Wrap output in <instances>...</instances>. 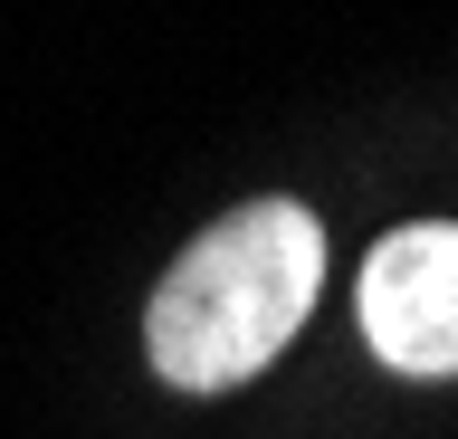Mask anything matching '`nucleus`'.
Wrapping results in <instances>:
<instances>
[{"instance_id": "1", "label": "nucleus", "mask_w": 458, "mask_h": 439, "mask_svg": "<svg viewBox=\"0 0 458 439\" xmlns=\"http://www.w3.org/2000/svg\"><path fill=\"white\" fill-rule=\"evenodd\" d=\"M325 277V230L306 201H249L220 230H200L172 277L143 306V353L172 392H229V382L267 373Z\"/></svg>"}, {"instance_id": "2", "label": "nucleus", "mask_w": 458, "mask_h": 439, "mask_svg": "<svg viewBox=\"0 0 458 439\" xmlns=\"http://www.w3.org/2000/svg\"><path fill=\"white\" fill-rule=\"evenodd\" d=\"M363 344L411 382L458 373V220H411L363 258Z\"/></svg>"}]
</instances>
